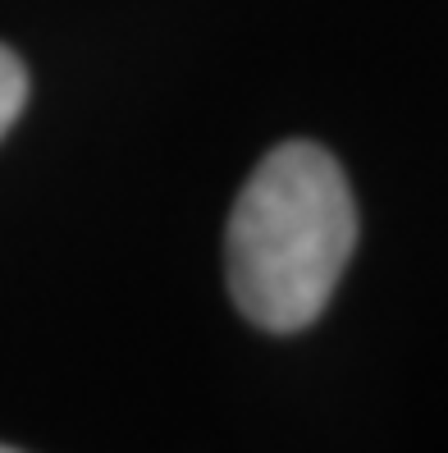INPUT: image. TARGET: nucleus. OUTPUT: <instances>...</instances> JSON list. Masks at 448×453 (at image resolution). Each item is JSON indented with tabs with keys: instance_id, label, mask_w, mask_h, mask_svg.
<instances>
[{
	"instance_id": "obj_2",
	"label": "nucleus",
	"mask_w": 448,
	"mask_h": 453,
	"mask_svg": "<svg viewBox=\"0 0 448 453\" xmlns=\"http://www.w3.org/2000/svg\"><path fill=\"white\" fill-rule=\"evenodd\" d=\"M23 101H28V69H23V60L10 46H0V138L19 119Z\"/></svg>"
},
{
	"instance_id": "obj_3",
	"label": "nucleus",
	"mask_w": 448,
	"mask_h": 453,
	"mask_svg": "<svg viewBox=\"0 0 448 453\" xmlns=\"http://www.w3.org/2000/svg\"><path fill=\"white\" fill-rule=\"evenodd\" d=\"M0 453H19V449H10V444H0Z\"/></svg>"
},
{
	"instance_id": "obj_1",
	"label": "nucleus",
	"mask_w": 448,
	"mask_h": 453,
	"mask_svg": "<svg viewBox=\"0 0 448 453\" xmlns=\"http://www.w3.org/2000/svg\"><path fill=\"white\" fill-rule=\"evenodd\" d=\"M357 243V206L338 161L315 142H279L229 216V288L252 326L298 334L330 307Z\"/></svg>"
}]
</instances>
